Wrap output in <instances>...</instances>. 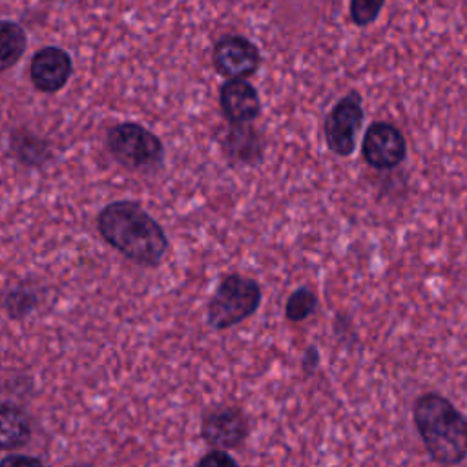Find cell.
<instances>
[{
  "label": "cell",
  "mask_w": 467,
  "mask_h": 467,
  "mask_svg": "<svg viewBox=\"0 0 467 467\" xmlns=\"http://www.w3.org/2000/svg\"><path fill=\"white\" fill-rule=\"evenodd\" d=\"M97 230L111 248L146 268L159 266L170 248L164 228L130 199L106 204L97 215Z\"/></svg>",
  "instance_id": "cell-1"
},
{
  "label": "cell",
  "mask_w": 467,
  "mask_h": 467,
  "mask_svg": "<svg viewBox=\"0 0 467 467\" xmlns=\"http://www.w3.org/2000/svg\"><path fill=\"white\" fill-rule=\"evenodd\" d=\"M361 155L370 168L378 171H390L407 157L405 135L392 122L374 120L363 135Z\"/></svg>",
  "instance_id": "cell-6"
},
{
  "label": "cell",
  "mask_w": 467,
  "mask_h": 467,
  "mask_svg": "<svg viewBox=\"0 0 467 467\" xmlns=\"http://www.w3.org/2000/svg\"><path fill=\"white\" fill-rule=\"evenodd\" d=\"M416 432L431 456L441 467L460 465L467 458V418L440 392H423L412 403Z\"/></svg>",
  "instance_id": "cell-2"
},
{
  "label": "cell",
  "mask_w": 467,
  "mask_h": 467,
  "mask_svg": "<svg viewBox=\"0 0 467 467\" xmlns=\"http://www.w3.org/2000/svg\"><path fill=\"white\" fill-rule=\"evenodd\" d=\"M0 467H46L42 458L22 454V452H7L0 458Z\"/></svg>",
  "instance_id": "cell-19"
},
{
  "label": "cell",
  "mask_w": 467,
  "mask_h": 467,
  "mask_svg": "<svg viewBox=\"0 0 467 467\" xmlns=\"http://www.w3.org/2000/svg\"><path fill=\"white\" fill-rule=\"evenodd\" d=\"M73 75L71 55L58 46L38 49L29 64V78L36 91L53 95L58 93Z\"/></svg>",
  "instance_id": "cell-9"
},
{
  "label": "cell",
  "mask_w": 467,
  "mask_h": 467,
  "mask_svg": "<svg viewBox=\"0 0 467 467\" xmlns=\"http://www.w3.org/2000/svg\"><path fill=\"white\" fill-rule=\"evenodd\" d=\"M38 306H40V294L27 281L13 283L0 292V308L13 321H24Z\"/></svg>",
  "instance_id": "cell-14"
},
{
  "label": "cell",
  "mask_w": 467,
  "mask_h": 467,
  "mask_svg": "<svg viewBox=\"0 0 467 467\" xmlns=\"http://www.w3.org/2000/svg\"><path fill=\"white\" fill-rule=\"evenodd\" d=\"M263 299L261 285L241 274L221 277L206 305V323L213 330L232 328L252 317Z\"/></svg>",
  "instance_id": "cell-3"
},
{
  "label": "cell",
  "mask_w": 467,
  "mask_h": 467,
  "mask_svg": "<svg viewBox=\"0 0 467 467\" xmlns=\"http://www.w3.org/2000/svg\"><path fill=\"white\" fill-rule=\"evenodd\" d=\"M334 330H336V336L339 337V339H347V337H350V341L352 343H356V332H354V327H352V321H350V317L347 316V314H341V312H337L336 314V321H334Z\"/></svg>",
  "instance_id": "cell-20"
},
{
  "label": "cell",
  "mask_w": 467,
  "mask_h": 467,
  "mask_svg": "<svg viewBox=\"0 0 467 467\" xmlns=\"http://www.w3.org/2000/svg\"><path fill=\"white\" fill-rule=\"evenodd\" d=\"M365 120L361 95L352 89L343 95L327 113L323 135L327 148L337 157H350L356 150V137Z\"/></svg>",
  "instance_id": "cell-5"
},
{
  "label": "cell",
  "mask_w": 467,
  "mask_h": 467,
  "mask_svg": "<svg viewBox=\"0 0 467 467\" xmlns=\"http://www.w3.org/2000/svg\"><path fill=\"white\" fill-rule=\"evenodd\" d=\"M385 0H350L348 16L350 22L358 27H367L379 16Z\"/></svg>",
  "instance_id": "cell-17"
},
{
  "label": "cell",
  "mask_w": 467,
  "mask_h": 467,
  "mask_svg": "<svg viewBox=\"0 0 467 467\" xmlns=\"http://www.w3.org/2000/svg\"><path fill=\"white\" fill-rule=\"evenodd\" d=\"M9 153L27 168H42L53 159L51 144L26 128L11 130Z\"/></svg>",
  "instance_id": "cell-13"
},
{
  "label": "cell",
  "mask_w": 467,
  "mask_h": 467,
  "mask_svg": "<svg viewBox=\"0 0 467 467\" xmlns=\"http://www.w3.org/2000/svg\"><path fill=\"white\" fill-rule=\"evenodd\" d=\"M71 467H93L91 463H75V465H71Z\"/></svg>",
  "instance_id": "cell-22"
},
{
  "label": "cell",
  "mask_w": 467,
  "mask_h": 467,
  "mask_svg": "<svg viewBox=\"0 0 467 467\" xmlns=\"http://www.w3.org/2000/svg\"><path fill=\"white\" fill-rule=\"evenodd\" d=\"M319 367V348L316 345H308L301 354V368L306 376L314 374Z\"/></svg>",
  "instance_id": "cell-21"
},
{
  "label": "cell",
  "mask_w": 467,
  "mask_h": 467,
  "mask_svg": "<svg viewBox=\"0 0 467 467\" xmlns=\"http://www.w3.org/2000/svg\"><path fill=\"white\" fill-rule=\"evenodd\" d=\"M33 436V420L29 412L7 400H0V452H16L24 449Z\"/></svg>",
  "instance_id": "cell-12"
},
{
  "label": "cell",
  "mask_w": 467,
  "mask_h": 467,
  "mask_svg": "<svg viewBox=\"0 0 467 467\" xmlns=\"http://www.w3.org/2000/svg\"><path fill=\"white\" fill-rule=\"evenodd\" d=\"M26 29L15 20H0V73L11 69L26 53Z\"/></svg>",
  "instance_id": "cell-15"
},
{
  "label": "cell",
  "mask_w": 467,
  "mask_h": 467,
  "mask_svg": "<svg viewBox=\"0 0 467 467\" xmlns=\"http://www.w3.org/2000/svg\"><path fill=\"white\" fill-rule=\"evenodd\" d=\"M201 438L210 449L228 452L248 438V420L235 405H215L201 420Z\"/></svg>",
  "instance_id": "cell-8"
},
{
  "label": "cell",
  "mask_w": 467,
  "mask_h": 467,
  "mask_svg": "<svg viewBox=\"0 0 467 467\" xmlns=\"http://www.w3.org/2000/svg\"><path fill=\"white\" fill-rule=\"evenodd\" d=\"M195 467H239V463L230 452L210 449L199 458Z\"/></svg>",
  "instance_id": "cell-18"
},
{
  "label": "cell",
  "mask_w": 467,
  "mask_h": 467,
  "mask_svg": "<svg viewBox=\"0 0 467 467\" xmlns=\"http://www.w3.org/2000/svg\"><path fill=\"white\" fill-rule=\"evenodd\" d=\"M219 144L230 164L257 166L265 157V137L252 122L228 124Z\"/></svg>",
  "instance_id": "cell-11"
},
{
  "label": "cell",
  "mask_w": 467,
  "mask_h": 467,
  "mask_svg": "<svg viewBox=\"0 0 467 467\" xmlns=\"http://www.w3.org/2000/svg\"><path fill=\"white\" fill-rule=\"evenodd\" d=\"M261 60L257 44L237 33L223 35L212 47V64L226 80L252 77L259 69Z\"/></svg>",
  "instance_id": "cell-7"
},
{
  "label": "cell",
  "mask_w": 467,
  "mask_h": 467,
  "mask_svg": "<svg viewBox=\"0 0 467 467\" xmlns=\"http://www.w3.org/2000/svg\"><path fill=\"white\" fill-rule=\"evenodd\" d=\"M111 157L124 168L140 173H153L164 164V144L146 126L126 120L111 126L106 137Z\"/></svg>",
  "instance_id": "cell-4"
},
{
  "label": "cell",
  "mask_w": 467,
  "mask_h": 467,
  "mask_svg": "<svg viewBox=\"0 0 467 467\" xmlns=\"http://www.w3.org/2000/svg\"><path fill=\"white\" fill-rule=\"evenodd\" d=\"M317 308V296L310 286L296 288L285 303V317L290 323H299L308 319Z\"/></svg>",
  "instance_id": "cell-16"
},
{
  "label": "cell",
  "mask_w": 467,
  "mask_h": 467,
  "mask_svg": "<svg viewBox=\"0 0 467 467\" xmlns=\"http://www.w3.org/2000/svg\"><path fill=\"white\" fill-rule=\"evenodd\" d=\"M219 108L228 124H248L261 115V99L246 78L224 80L219 88Z\"/></svg>",
  "instance_id": "cell-10"
}]
</instances>
